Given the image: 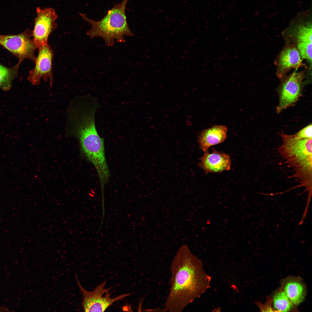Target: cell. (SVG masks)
I'll return each instance as SVG.
<instances>
[{"label":"cell","mask_w":312,"mask_h":312,"mask_svg":"<svg viewBox=\"0 0 312 312\" xmlns=\"http://www.w3.org/2000/svg\"><path fill=\"white\" fill-rule=\"evenodd\" d=\"M170 271V287L164 304L166 311H182L210 287L211 277L187 244L179 248L172 261Z\"/></svg>","instance_id":"1"},{"label":"cell","mask_w":312,"mask_h":312,"mask_svg":"<svg viewBox=\"0 0 312 312\" xmlns=\"http://www.w3.org/2000/svg\"><path fill=\"white\" fill-rule=\"evenodd\" d=\"M129 0H123L109 10L101 20L90 19L85 14L79 13L83 19L91 26L87 34L92 38L99 37L103 38L106 45L112 46L116 39L118 42H125L124 36H131L134 34L130 29L127 20L125 8Z\"/></svg>","instance_id":"2"},{"label":"cell","mask_w":312,"mask_h":312,"mask_svg":"<svg viewBox=\"0 0 312 312\" xmlns=\"http://www.w3.org/2000/svg\"><path fill=\"white\" fill-rule=\"evenodd\" d=\"M283 143L278 148L282 158L293 168L294 174H301L312 170V138L300 139L282 132Z\"/></svg>","instance_id":"3"},{"label":"cell","mask_w":312,"mask_h":312,"mask_svg":"<svg viewBox=\"0 0 312 312\" xmlns=\"http://www.w3.org/2000/svg\"><path fill=\"white\" fill-rule=\"evenodd\" d=\"M77 285L82 293L83 300L81 305L85 312H104L115 302L129 296L130 294L120 295L114 298L111 297L109 291L112 287H105V282L98 285L95 289L90 291L82 286L75 274Z\"/></svg>","instance_id":"4"},{"label":"cell","mask_w":312,"mask_h":312,"mask_svg":"<svg viewBox=\"0 0 312 312\" xmlns=\"http://www.w3.org/2000/svg\"><path fill=\"white\" fill-rule=\"evenodd\" d=\"M31 37L32 30L28 29L16 35L0 34V45L17 58L21 63L26 59L34 62V53L37 48Z\"/></svg>","instance_id":"5"},{"label":"cell","mask_w":312,"mask_h":312,"mask_svg":"<svg viewBox=\"0 0 312 312\" xmlns=\"http://www.w3.org/2000/svg\"><path fill=\"white\" fill-rule=\"evenodd\" d=\"M36 13L37 16L34 19L32 37L37 48H38L47 44L49 36L57 26L55 21L58 16L55 10L49 7L41 8L37 7Z\"/></svg>","instance_id":"6"},{"label":"cell","mask_w":312,"mask_h":312,"mask_svg":"<svg viewBox=\"0 0 312 312\" xmlns=\"http://www.w3.org/2000/svg\"><path fill=\"white\" fill-rule=\"evenodd\" d=\"M38 49V54L34 62L35 67L29 72L27 79L32 85L37 86L40 84L41 78L45 81L49 78L51 87L53 82L52 71L53 51L47 44Z\"/></svg>","instance_id":"7"},{"label":"cell","mask_w":312,"mask_h":312,"mask_svg":"<svg viewBox=\"0 0 312 312\" xmlns=\"http://www.w3.org/2000/svg\"><path fill=\"white\" fill-rule=\"evenodd\" d=\"M304 76L302 72H294L284 81L280 90L279 104L276 108L278 113L293 105L298 101L301 95Z\"/></svg>","instance_id":"8"},{"label":"cell","mask_w":312,"mask_h":312,"mask_svg":"<svg viewBox=\"0 0 312 312\" xmlns=\"http://www.w3.org/2000/svg\"><path fill=\"white\" fill-rule=\"evenodd\" d=\"M200 160L198 165L206 174L219 173L231 168V161L229 155L216 150L210 153L208 152L204 153Z\"/></svg>","instance_id":"9"},{"label":"cell","mask_w":312,"mask_h":312,"mask_svg":"<svg viewBox=\"0 0 312 312\" xmlns=\"http://www.w3.org/2000/svg\"><path fill=\"white\" fill-rule=\"evenodd\" d=\"M277 65V75L280 79L291 69L305 66L297 47L293 45H289L283 49L278 57Z\"/></svg>","instance_id":"10"},{"label":"cell","mask_w":312,"mask_h":312,"mask_svg":"<svg viewBox=\"0 0 312 312\" xmlns=\"http://www.w3.org/2000/svg\"><path fill=\"white\" fill-rule=\"evenodd\" d=\"M227 132V127L222 125H215L202 131L198 139L200 148L204 153L208 152L210 147L225 140Z\"/></svg>","instance_id":"11"},{"label":"cell","mask_w":312,"mask_h":312,"mask_svg":"<svg viewBox=\"0 0 312 312\" xmlns=\"http://www.w3.org/2000/svg\"><path fill=\"white\" fill-rule=\"evenodd\" d=\"M283 291L293 305H298L304 299L305 289L303 284L298 281L290 280L284 284Z\"/></svg>","instance_id":"12"},{"label":"cell","mask_w":312,"mask_h":312,"mask_svg":"<svg viewBox=\"0 0 312 312\" xmlns=\"http://www.w3.org/2000/svg\"><path fill=\"white\" fill-rule=\"evenodd\" d=\"M21 63L18 62L14 66L8 68L0 64V89L7 91L11 88L13 79L18 75Z\"/></svg>","instance_id":"13"},{"label":"cell","mask_w":312,"mask_h":312,"mask_svg":"<svg viewBox=\"0 0 312 312\" xmlns=\"http://www.w3.org/2000/svg\"><path fill=\"white\" fill-rule=\"evenodd\" d=\"M273 304L274 309L280 312L289 311L293 305L284 291H279L274 295Z\"/></svg>","instance_id":"14"},{"label":"cell","mask_w":312,"mask_h":312,"mask_svg":"<svg viewBox=\"0 0 312 312\" xmlns=\"http://www.w3.org/2000/svg\"><path fill=\"white\" fill-rule=\"evenodd\" d=\"M297 49L302 58L307 60L311 63L312 62V43L297 44Z\"/></svg>","instance_id":"15"},{"label":"cell","mask_w":312,"mask_h":312,"mask_svg":"<svg viewBox=\"0 0 312 312\" xmlns=\"http://www.w3.org/2000/svg\"><path fill=\"white\" fill-rule=\"evenodd\" d=\"M312 125L309 124L300 130L294 136L298 138L302 139L312 138Z\"/></svg>","instance_id":"16"},{"label":"cell","mask_w":312,"mask_h":312,"mask_svg":"<svg viewBox=\"0 0 312 312\" xmlns=\"http://www.w3.org/2000/svg\"><path fill=\"white\" fill-rule=\"evenodd\" d=\"M8 310V309L6 308L0 307V311H7Z\"/></svg>","instance_id":"17"},{"label":"cell","mask_w":312,"mask_h":312,"mask_svg":"<svg viewBox=\"0 0 312 312\" xmlns=\"http://www.w3.org/2000/svg\"><path fill=\"white\" fill-rule=\"evenodd\" d=\"M122 0V1H123V0Z\"/></svg>","instance_id":"18"}]
</instances>
